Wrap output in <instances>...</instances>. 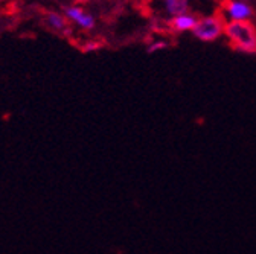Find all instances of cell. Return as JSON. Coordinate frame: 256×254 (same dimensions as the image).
<instances>
[{"instance_id":"1","label":"cell","mask_w":256,"mask_h":254,"mask_svg":"<svg viewBox=\"0 0 256 254\" xmlns=\"http://www.w3.org/2000/svg\"><path fill=\"white\" fill-rule=\"evenodd\" d=\"M224 32L230 41L232 49L246 53H256V26L248 18L228 21Z\"/></svg>"},{"instance_id":"2","label":"cell","mask_w":256,"mask_h":254,"mask_svg":"<svg viewBox=\"0 0 256 254\" xmlns=\"http://www.w3.org/2000/svg\"><path fill=\"white\" fill-rule=\"evenodd\" d=\"M226 18L222 15V11L216 9L214 15L210 17H203L197 20V24L192 29L194 35L203 41H214L216 40L222 32L224 27H226Z\"/></svg>"},{"instance_id":"3","label":"cell","mask_w":256,"mask_h":254,"mask_svg":"<svg viewBox=\"0 0 256 254\" xmlns=\"http://www.w3.org/2000/svg\"><path fill=\"white\" fill-rule=\"evenodd\" d=\"M221 9L226 11L234 20H247L253 15V9L244 2H235V0H220Z\"/></svg>"},{"instance_id":"4","label":"cell","mask_w":256,"mask_h":254,"mask_svg":"<svg viewBox=\"0 0 256 254\" xmlns=\"http://www.w3.org/2000/svg\"><path fill=\"white\" fill-rule=\"evenodd\" d=\"M64 15H66L72 21H76L82 29H93V26H94L93 15L84 12L78 6H66V8H64Z\"/></svg>"},{"instance_id":"5","label":"cell","mask_w":256,"mask_h":254,"mask_svg":"<svg viewBox=\"0 0 256 254\" xmlns=\"http://www.w3.org/2000/svg\"><path fill=\"white\" fill-rule=\"evenodd\" d=\"M170 23H171V27L174 29V32H183V30L194 29V26L197 24V18L194 15L183 14V15H177Z\"/></svg>"},{"instance_id":"6","label":"cell","mask_w":256,"mask_h":254,"mask_svg":"<svg viewBox=\"0 0 256 254\" xmlns=\"http://www.w3.org/2000/svg\"><path fill=\"white\" fill-rule=\"evenodd\" d=\"M46 24L49 27H52L54 30H56V32H62V30L69 26L66 17L61 15V14H56V12H48V15H46Z\"/></svg>"},{"instance_id":"7","label":"cell","mask_w":256,"mask_h":254,"mask_svg":"<svg viewBox=\"0 0 256 254\" xmlns=\"http://www.w3.org/2000/svg\"><path fill=\"white\" fill-rule=\"evenodd\" d=\"M165 8L171 15H183L189 11L188 0H165Z\"/></svg>"},{"instance_id":"8","label":"cell","mask_w":256,"mask_h":254,"mask_svg":"<svg viewBox=\"0 0 256 254\" xmlns=\"http://www.w3.org/2000/svg\"><path fill=\"white\" fill-rule=\"evenodd\" d=\"M151 29L154 32H158V34H164V35H170V34H174V29L171 27V23L164 20V18H156L151 21Z\"/></svg>"},{"instance_id":"9","label":"cell","mask_w":256,"mask_h":254,"mask_svg":"<svg viewBox=\"0 0 256 254\" xmlns=\"http://www.w3.org/2000/svg\"><path fill=\"white\" fill-rule=\"evenodd\" d=\"M102 41H88V43H86V44H82V47H81V50L82 52H93V50H100L101 47H102Z\"/></svg>"},{"instance_id":"10","label":"cell","mask_w":256,"mask_h":254,"mask_svg":"<svg viewBox=\"0 0 256 254\" xmlns=\"http://www.w3.org/2000/svg\"><path fill=\"white\" fill-rule=\"evenodd\" d=\"M166 47H170V43L168 41H156V43H152V44L148 46L146 52L148 53H152V52L162 50V49H166Z\"/></svg>"}]
</instances>
